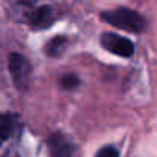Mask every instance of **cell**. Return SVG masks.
Returning <instances> with one entry per match:
<instances>
[{
  "label": "cell",
  "instance_id": "6da1fadb",
  "mask_svg": "<svg viewBox=\"0 0 157 157\" xmlns=\"http://www.w3.org/2000/svg\"><path fill=\"white\" fill-rule=\"evenodd\" d=\"M102 20L128 33H143L146 29V20L142 14H139L137 11L128 10V8H117V10H111V11H103L102 13Z\"/></svg>",
  "mask_w": 157,
  "mask_h": 157
},
{
  "label": "cell",
  "instance_id": "7a4b0ae2",
  "mask_svg": "<svg viewBox=\"0 0 157 157\" xmlns=\"http://www.w3.org/2000/svg\"><path fill=\"white\" fill-rule=\"evenodd\" d=\"M8 69H10V74H11V78H13L16 88L20 91L28 90L31 83V74H33L31 63L28 62V59L19 52H10Z\"/></svg>",
  "mask_w": 157,
  "mask_h": 157
},
{
  "label": "cell",
  "instance_id": "3957f363",
  "mask_svg": "<svg viewBox=\"0 0 157 157\" xmlns=\"http://www.w3.org/2000/svg\"><path fill=\"white\" fill-rule=\"evenodd\" d=\"M100 45L111 54L119 57H131L134 54V43L114 33H103L100 37Z\"/></svg>",
  "mask_w": 157,
  "mask_h": 157
},
{
  "label": "cell",
  "instance_id": "277c9868",
  "mask_svg": "<svg viewBox=\"0 0 157 157\" xmlns=\"http://www.w3.org/2000/svg\"><path fill=\"white\" fill-rule=\"evenodd\" d=\"M48 149L51 157H74V143L62 132H52L48 137Z\"/></svg>",
  "mask_w": 157,
  "mask_h": 157
},
{
  "label": "cell",
  "instance_id": "5b68a950",
  "mask_svg": "<svg viewBox=\"0 0 157 157\" xmlns=\"http://www.w3.org/2000/svg\"><path fill=\"white\" fill-rule=\"evenodd\" d=\"M56 20V13L51 6L43 5V6H37L36 10L29 11L26 16V22L29 23V26L33 29H46L49 28Z\"/></svg>",
  "mask_w": 157,
  "mask_h": 157
},
{
  "label": "cell",
  "instance_id": "8992f818",
  "mask_svg": "<svg viewBox=\"0 0 157 157\" xmlns=\"http://www.w3.org/2000/svg\"><path fill=\"white\" fill-rule=\"evenodd\" d=\"M22 131V122L19 116L5 113L2 116V140L6 142L11 137H17Z\"/></svg>",
  "mask_w": 157,
  "mask_h": 157
},
{
  "label": "cell",
  "instance_id": "52a82bcc",
  "mask_svg": "<svg viewBox=\"0 0 157 157\" xmlns=\"http://www.w3.org/2000/svg\"><path fill=\"white\" fill-rule=\"evenodd\" d=\"M68 45V39L65 36H56L45 45V54L49 57H59Z\"/></svg>",
  "mask_w": 157,
  "mask_h": 157
},
{
  "label": "cell",
  "instance_id": "ba28073f",
  "mask_svg": "<svg viewBox=\"0 0 157 157\" xmlns=\"http://www.w3.org/2000/svg\"><path fill=\"white\" fill-rule=\"evenodd\" d=\"M78 85H80V78H78L75 74H72V72L63 74V75L60 77V86H62L63 90L72 91V90H75Z\"/></svg>",
  "mask_w": 157,
  "mask_h": 157
},
{
  "label": "cell",
  "instance_id": "9c48e42d",
  "mask_svg": "<svg viewBox=\"0 0 157 157\" xmlns=\"http://www.w3.org/2000/svg\"><path fill=\"white\" fill-rule=\"evenodd\" d=\"M96 157H119V151L111 145H105L97 151Z\"/></svg>",
  "mask_w": 157,
  "mask_h": 157
},
{
  "label": "cell",
  "instance_id": "30bf717a",
  "mask_svg": "<svg viewBox=\"0 0 157 157\" xmlns=\"http://www.w3.org/2000/svg\"><path fill=\"white\" fill-rule=\"evenodd\" d=\"M3 157H19L16 152H11V151H8V152H5L3 154Z\"/></svg>",
  "mask_w": 157,
  "mask_h": 157
}]
</instances>
